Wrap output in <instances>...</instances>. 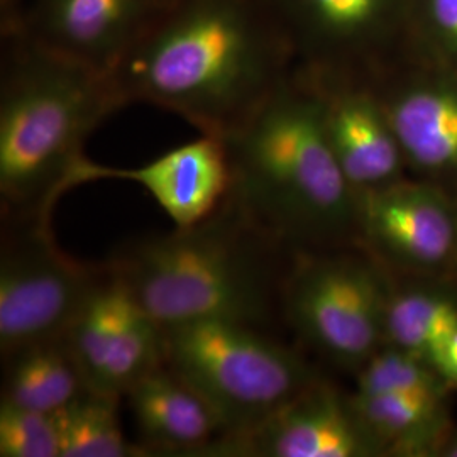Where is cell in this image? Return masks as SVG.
I'll list each match as a JSON object with an SVG mask.
<instances>
[{
    "label": "cell",
    "mask_w": 457,
    "mask_h": 457,
    "mask_svg": "<svg viewBox=\"0 0 457 457\" xmlns=\"http://www.w3.org/2000/svg\"><path fill=\"white\" fill-rule=\"evenodd\" d=\"M295 58L273 0H168L111 75L128 105L224 139L294 73Z\"/></svg>",
    "instance_id": "1"
},
{
    "label": "cell",
    "mask_w": 457,
    "mask_h": 457,
    "mask_svg": "<svg viewBox=\"0 0 457 457\" xmlns=\"http://www.w3.org/2000/svg\"><path fill=\"white\" fill-rule=\"evenodd\" d=\"M224 143L228 195L278 245L300 254L358 237L356 192L328 143L322 100L307 73L294 70Z\"/></svg>",
    "instance_id": "2"
},
{
    "label": "cell",
    "mask_w": 457,
    "mask_h": 457,
    "mask_svg": "<svg viewBox=\"0 0 457 457\" xmlns=\"http://www.w3.org/2000/svg\"><path fill=\"white\" fill-rule=\"evenodd\" d=\"M2 220L51 219L75 188L88 137L128 105L114 77L0 34Z\"/></svg>",
    "instance_id": "3"
},
{
    "label": "cell",
    "mask_w": 457,
    "mask_h": 457,
    "mask_svg": "<svg viewBox=\"0 0 457 457\" xmlns=\"http://www.w3.org/2000/svg\"><path fill=\"white\" fill-rule=\"evenodd\" d=\"M294 254L253 224L230 198L192 228L120 247L109 270L162 326L228 320L266 326L281 313Z\"/></svg>",
    "instance_id": "4"
},
{
    "label": "cell",
    "mask_w": 457,
    "mask_h": 457,
    "mask_svg": "<svg viewBox=\"0 0 457 457\" xmlns=\"http://www.w3.org/2000/svg\"><path fill=\"white\" fill-rule=\"evenodd\" d=\"M163 328L164 366L209 403L224 441L253 430L319 379L298 351L260 327L198 320Z\"/></svg>",
    "instance_id": "5"
},
{
    "label": "cell",
    "mask_w": 457,
    "mask_h": 457,
    "mask_svg": "<svg viewBox=\"0 0 457 457\" xmlns=\"http://www.w3.org/2000/svg\"><path fill=\"white\" fill-rule=\"evenodd\" d=\"M388 288L375 264L353 254H295L281 313L295 332L344 370L385 345Z\"/></svg>",
    "instance_id": "6"
},
{
    "label": "cell",
    "mask_w": 457,
    "mask_h": 457,
    "mask_svg": "<svg viewBox=\"0 0 457 457\" xmlns=\"http://www.w3.org/2000/svg\"><path fill=\"white\" fill-rule=\"evenodd\" d=\"M0 354L63 337L105 277L54 243L49 219L2 220Z\"/></svg>",
    "instance_id": "7"
},
{
    "label": "cell",
    "mask_w": 457,
    "mask_h": 457,
    "mask_svg": "<svg viewBox=\"0 0 457 457\" xmlns=\"http://www.w3.org/2000/svg\"><path fill=\"white\" fill-rule=\"evenodd\" d=\"M168 0H26L0 34L112 73Z\"/></svg>",
    "instance_id": "8"
},
{
    "label": "cell",
    "mask_w": 457,
    "mask_h": 457,
    "mask_svg": "<svg viewBox=\"0 0 457 457\" xmlns=\"http://www.w3.org/2000/svg\"><path fill=\"white\" fill-rule=\"evenodd\" d=\"M213 456L375 457L385 454L361 420L353 398L319 378L253 430L220 442Z\"/></svg>",
    "instance_id": "9"
},
{
    "label": "cell",
    "mask_w": 457,
    "mask_h": 457,
    "mask_svg": "<svg viewBox=\"0 0 457 457\" xmlns=\"http://www.w3.org/2000/svg\"><path fill=\"white\" fill-rule=\"evenodd\" d=\"M356 226L379 256L417 270L457 258V207L430 185L392 181L356 192Z\"/></svg>",
    "instance_id": "10"
},
{
    "label": "cell",
    "mask_w": 457,
    "mask_h": 457,
    "mask_svg": "<svg viewBox=\"0 0 457 457\" xmlns=\"http://www.w3.org/2000/svg\"><path fill=\"white\" fill-rule=\"evenodd\" d=\"M97 180L136 183L158 204L175 228H192L219 209L230 190V163L222 137L200 134L149 163L114 168L87 160L75 188Z\"/></svg>",
    "instance_id": "11"
},
{
    "label": "cell",
    "mask_w": 457,
    "mask_h": 457,
    "mask_svg": "<svg viewBox=\"0 0 457 457\" xmlns=\"http://www.w3.org/2000/svg\"><path fill=\"white\" fill-rule=\"evenodd\" d=\"M307 75L322 100L328 143L354 192L396 181L403 151L385 105L366 88L347 83L320 87Z\"/></svg>",
    "instance_id": "12"
},
{
    "label": "cell",
    "mask_w": 457,
    "mask_h": 457,
    "mask_svg": "<svg viewBox=\"0 0 457 457\" xmlns=\"http://www.w3.org/2000/svg\"><path fill=\"white\" fill-rule=\"evenodd\" d=\"M145 456H213L226 432L209 403L164 364L124 395Z\"/></svg>",
    "instance_id": "13"
},
{
    "label": "cell",
    "mask_w": 457,
    "mask_h": 457,
    "mask_svg": "<svg viewBox=\"0 0 457 457\" xmlns=\"http://www.w3.org/2000/svg\"><path fill=\"white\" fill-rule=\"evenodd\" d=\"M295 56L319 70L370 48L392 16L393 0H273Z\"/></svg>",
    "instance_id": "14"
},
{
    "label": "cell",
    "mask_w": 457,
    "mask_h": 457,
    "mask_svg": "<svg viewBox=\"0 0 457 457\" xmlns=\"http://www.w3.org/2000/svg\"><path fill=\"white\" fill-rule=\"evenodd\" d=\"M447 393H354L351 398L385 456H427L442 451L449 439L444 437L449 425Z\"/></svg>",
    "instance_id": "15"
},
{
    "label": "cell",
    "mask_w": 457,
    "mask_h": 457,
    "mask_svg": "<svg viewBox=\"0 0 457 457\" xmlns=\"http://www.w3.org/2000/svg\"><path fill=\"white\" fill-rule=\"evenodd\" d=\"M385 109L403 156L411 163L428 171H456L457 88H411Z\"/></svg>",
    "instance_id": "16"
},
{
    "label": "cell",
    "mask_w": 457,
    "mask_h": 457,
    "mask_svg": "<svg viewBox=\"0 0 457 457\" xmlns=\"http://www.w3.org/2000/svg\"><path fill=\"white\" fill-rule=\"evenodd\" d=\"M2 361V400L19 407L54 413L87 390L65 336L22 347Z\"/></svg>",
    "instance_id": "17"
},
{
    "label": "cell",
    "mask_w": 457,
    "mask_h": 457,
    "mask_svg": "<svg viewBox=\"0 0 457 457\" xmlns=\"http://www.w3.org/2000/svg\"><path fill=\"white\" fill-rule=\"evenodd\" d=\"M457 328V302L437 290L407 288L388 294L385 344L405 349L434 366Z\"/></svg>",
    "instance_id": "18"
},
{
    "label": "cell",
    "mask_w": 457,
    "mask_h": 457,
    "mask_svg": "<svg viewBox=\"0 0 457 457\" xmlns=\"http://www.w3.org/2000/svg\"><path fill=\"white\" fill-rule=\"evenodd\" d=\"M120 400L87 388L54 411L62 457L145 456L141 447L128 442L122 432Z\"/></svg>",
    "instance_id": "19"
},
{
    "label": "cell",
    "mask_w": 457,
    "mask_h": 457,
    "mask_svg": "<svg viewBox=\"0 0 457 457\" xmlns=\"http://www.w3.org/2000/svg\"><path fill=\"white\" fill-rule=\"evenodd\" d=\"M358 395L393 392H449L451 385L427 361L385 344L361 366Z\"/></svg>",
    "instance_id": "20"
},
{
    "label": "cell",
    "mask_w": 457,
    "mask_h": 457,
    "mask_svg": "<svg viewBox=\"0 0 457 457\" xmlns=\"http://www.w3.org/2000/svg\"><path fill=\"white\" fill-rule=\"evenodd\" d=\"M0 456L62 457L54 413L0 400Z\"/></svg>",
    "instance_id": "21"
},
{
    "label": "cell",
    "mask_w": 457,
    "mask_h": 457,
    "mask_svg": "<svg viewBox=\"0 0 457 457\" xmlns=\"http://www.w3.org/2000/svg\"><path fill=\"white\" fill-rule=\"evenodd\" d=\"M432 19L444 36L457 45V0H428Z\"/></svg>",
    "instance_id": "22"
},
{
    "label": "cell",
    "mask_w": 457,
    "mask_h": 457,
    "mask_svg": "<svg viewBox=\"0 0 457 457\" xmlns=\"http://www.w3.org/2000/svg\"><path fill=\"white\" fill-rule=\"evenodd\" d=\"M434 368L451 386H457V328L442 345Z\"/></svg>",
    "instance_id": "23"
},
{
    "label": "cell",
    "mask_w": 457,
    "mask_h": 457,
    "mask_svg": "<svg viewBox=\"0 0 457 457\" xmlns=\"http://www.w3.org/2000/svg\"><path fill=\"white\" fill-rule=\"evenodd\" d=\"M26 0H0V24L11 21Z\"/></svg>",
    "instance_id": "24"
},
{
    "label": "cell",
    "mask_w": 457,
    "mask_h": 457,
    "mask_svg": "<svg viewBox=\"0 0 457 457\" xmlns=\"http://www.w3.org/2000/svg\"><path fill=\"white\" fill-rule=\"evenodd\" d=\"M442 456L457 457V436L449 437L441 451Z\"/></svg>",
    "instance_id": "25"
}]
</instances>
